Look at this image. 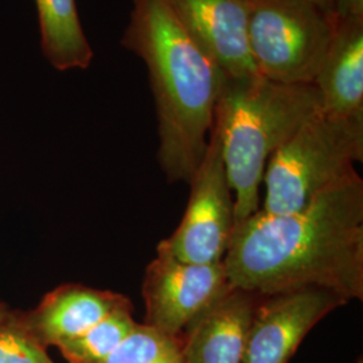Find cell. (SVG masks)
Masks as SVG:
<instances>
[{
	"instance_id": "4",
	"label": "cell",
	"mask_w": 363,
	"mask_h": 363,
	"mask_svg": "<svg viewBox=\"0 0 363 363\" xmlns=\"http://www.w3.org/2000/svg\"><path fill=\"white\" fill-rule=\"evenodd\" d=\"M363 160V115L318 113L306 121L269 157L265 198L259 210L289 214L306 208L315 195L354 172Z\"/></svg>"
},
{
	"instance_id": "1",
	"label": "cell",
	"mask_w": 363,
	"mask_h": 363,
	"mask_svg": "<svg viewBox=\"0 0 363 363\" xmlns=\"http://www.w3.org/2000/svg\"><path fill=\"white\" fill-rule=\"evenodd\" d=\"M230 286L259 296L322 288L363 300V181L357 171L296 213L259 210L234 228L223 257Z\"/></svg>"
},
{
	"instance_id": "15",
	"label": "cell",
	"mask_w": 363,
	"mask_h": 363,
	"mask_svg": "<svg viewBox=\"0 0 363 363\" xmlns=\"http://www.w3.org/2000/svg\"><path fill=\"white\" fill-rule=\"evenodd\" d=\"M103 363H184L183 340L138 323Z\"/></svg>"
},
{
	"instance_id": "3",
	"label": "cell",
	"mask_w": 363,
	"mask_h": 363,
	"mask_svg": "<svg viewBox=\"0 0 363 363\" xmlns=\"http://www.w3.org/2000/svg\"><path fill=\"white\" fill-rule=\"evenodd\" d=\"M320 112L322 100L313 84H280L259 74L225 77L213 130L234 193L235 225L259 211V186L273 152Z\"/></svg>"
},
{
	"instance_id": "2",
	"label": "cell",
	"mask_w": 363,
	"mask_h": 363,
	"mask_svg": "<svg viewBox=\"0 0 363 363\" xmlns=\"http://www.w3.org/2000/svg\"><path fill=\"white\" fill-rule=\"evenodd\" d=\"M120 43L148 69L160 167L169 182L189 183L206 152L225 76L183 27L169 0H132Z\"/></svg>"
},
{
	"instance_id": "13",
	"label": "cell",
	"mask_w": 363,
	"mask_h": 363,
	"mask_svg": "<svg viewBox=\"0 0 363 363\" xmlns=\"http://www.w3.org/2000/svg\"><path fill=\"white\" fill-rule=\"evenodd\" d=\"M40 46L45 58L60 72L89 67V40L81 26L76 0H35Z\"/></svg>"
},
{
	"instance_id": "14",
	"label": "cell",
	"mask_w": 363,
	"mask_h": 363,
	"mask_svg": "<svg viewBox=\"0 0 363 363\" xmlns=\"http://www.w3.org/2000/svg\"><path fill=\"white\" fill-rule=\"evenodd\" d=\"M130 308L111 312L82 335L62 343L58 350L69 363H103L138 325Z\"/></svg>"
},
{
	"instance_id": "11",
	"label": "cell",
	"mask_w": 363,
	"mask_h": 363,
	"mask_svg": "<svg viewBox=\"0 0 363 363\" xmlns=\"http://www.w3.org/2000/svg\"><path fill=\"white\" fill-rule=\"evenodd\" d=\"M133 307L130 298L113 291L82 284H62L46 294L25 322L39 343L48 349L82 335L111 312Z\"/></svg>"
},
{
	"instance_id": "9",
	"label": "cell",
	"mask_w": 363,
	"mask_h": 363,
	"mask_svg": "<svg viewBox=\"0 0 363 363\" xmlns=\"http://www.w3.org/2000/svg\"><path fill=\"white\" fill-rule=\"evenodd\" d=\"M183 27L228 78L259 74L249 45L250 0H169Z\"/></svg>"
},
{
	"instance_id": "17",
	"label": "cell",
	"mask_w": 363,
	"mask_h": 363,
	"mask_svg": "<svg viewBox=\"0 0 363 363\" xmlns=\"http://www.w3.org/2000/svg\"><path fill=\"white\" fill-rule=\"evenodd\" d=\"M363 16V0H334L331 9L333 21Z\"/></svg>"
},
{
	"instance_id": "5",
	"label": "cell",
	"mask_w": 363,
	"mask_h": 363,
	"mask_svg": "<svg viewBox=\"0 0 363 363\" xmlns=\"http://www.w3.org/2000/svg\"><path fill=\"white\" fill-rule=\"evenodd\" d=\"M333 33V18L308 0H250L252 58L273 82L313 84Z\"/></svg>"
},
{
	"instance_id": "16",
	"label": "cell",
	"mask_w": 363,
	"mask_h": 363,
	"mask_svg": "<svg viewBox=\"0 0 363 363\" xmlns=\"http://www.w3.org/2000/svg\"><path fill=\"white\" fill-rule=\"evenodd\" d=\"M0 363H54L27 327L23 311L11 310L0 319Z\"/></svg>"
},
{
	"instance_id": "7",
	"label": "cell",
	"mask_w": 363,
	"mask_h": 363,
	"mask_svg": "<svg viewBox=\"0 0 363 363\" xmlns=\"http://www.w3.org/2000/svg\"><path fill=\"white\" fill-rule=\"evenodd\" d=\"M232 288L223 261L193 264L157 249L144 272L145 325L181 337L195 319Z\"/></svg>"
},
{
	"instance_id": "19",
	"label": "cell",
	"mask_w": 363,
	"mask_h": 363,
	"mask_svg": "<svg viewBox=\"0 0 363 363\" xmlns=\"http://www.w3.org/2000/svg\"><path fill=\"white\" fill-rule=\"evenodd\" d=\"M10 311H11V308L4 301L0 300V319H3Z\"/></svg>"
},
{
	"instance_id": "12",
	"label": "cell",
	"mask_w": 363,
	"mask_h": 363,
	"mask_svg": "<svg viewBox=\"0 0 363 363\" xmlns=\"http://www.w3.org/2000/svg\"><path fill=\"white\" fill-rule=\"evenodd\" d=\"M313 85L323 113L363 115V16L334 21L333 38Z\"/></svg>"
},
{
	"instance_id": "10",
	"label": "cell",
	"mask_w": 363,
	"mask_h": 363,
	"mask_svg": "<svg viewBox=\"0 0 363 363\" xmlns=\"http://www.w3.org/2000/svg\"><path fill=\"white\" fill-rule=\"evenodd\" d=\"M261 296L232 286L189 325L184 363H242L249 330Z\"/></svg>"
},
{
	"instance_id": "18",
	"label": "cell",
	"mask_w": 363,
	"mask_h": 363,
	"mask_svg": "<svg viewBox=\"0 0 363 363\" xmlns=\"http://www.w3.org/2000/svg\"><path fill=\"white\" fill-rule=\"evenodd\" d=\"M308 1H311L315 6H318L319 9H322L325 13L331 16V9H333L334 0H308Z\"/></svg>"
},
{
	"instance_id": "6",
	"label": "cell",
	"mask_w": 363,
	"mask_h": 363,
	"mask_svg": "<svg viewBox=\"0 0 363 363\" xmlns=\"http://www.w3.org/2000/svg\"><path fill=\"white\" fill-rule=\"evenodd\" d=\"M190 199L179 226L157 249L193 264L220 262L233 235L234 198L222 159L220 138L211 128L205 156L195 169Z\"/></svg>"
},
{
	"instance_id": "8",
	"label": "cell",
	"mask_w": 363,
	"mask_h": 363,
	"mask_svg": "<svg viewBox=\"0 0 363 363\" xmlns=\"http://www.w3.org/2000/svg\"><path fill=\"white\" fill-rule=\"evenodd\" d=\"M349 300L322 288L261 296L249 330L242 363H288L303 339L325 316Z\"/></svg>"
}]
</instances>
